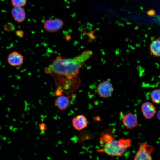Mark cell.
<instances>
[{
    "instance_id": "6da1fadb",
    "label": "cell",
    "mask_w": 160,
    "mask_h": 160,
    "mask_svg": "<svg viewBox=\"0 0 160 160\" xmlns=\"http://www.w3.org/2000/svg\"><path fill=\"white\" fill-rule=\"evenodd\" d=\"M92 54V51L87 50L72 58H66L58 56L50 65L45 68L44 72L46 74L52 76H63L69 78L75 77Z\"/></svg>"
},
{
    "instance_id": "7a4b0ae2",
    "label": "cell",
    "mask_w": 160,
    "mask_h": 160,
    "mask_svg": "<svg viewBox=\"0 0 160 160\" xmlns=\"http://www.w3.org/2000/svg\"><path fill=\"white\" fill-rule=\"evenodd\" d=\"M97 151L112 157H117L122 156L126 151L120 147L118 140L115 139L105 144Z\"/></svg>"
},
{
    "instance_id": "3957f363",
    "label": "cell",
    "mask_w": 160,
    "mask_h": 160,
    "mask_svg": "<svg viewBox=\"0 0 160 160\" xmlns=\"http://www.w3.org/2000/svg\"><path fill=\"white\" fill-rule=\"evenodd\" d=\"M154 150V146L145 143H140L138 151L133 157L134 160H151V154Z\"/></svg>"
},
{
    "instance_id": "277c9868",
    "label": "cell",
    "mask_w": 160,
    "mask_h": 160,
    "mask_svg": "<svg viewBox=\"0 0 160 160\" xmlns=\"http://www.w3.org/2000/svg\"><path fill=\"white\" fill-rule=\"evenodd\" d=\"M97 91L100 97L107 98L112 95L113 91V87L111 82L105 81L99 84L97 88Z\"/></svg>"
},
{
    "instance_id": "5b68a950",
    "label": "cell",
    "mask_w": 160,
    "mask_h": 160,
    "mask_svg": "<svg viewBox=\"0 0 160 160\" xmlns=\"http://www.w3.org/2000/svg\"><path fill=\"white\" fill-rule=\"evenodd\" d=\"M64 23L62 20L55 18L46 20L44 23V28L47 31L53 33L61 29Z\"/></svg>"
},
{
    "instance_id": "8992f818",
    "label": "cell",
    "mask_w": 160,
    "mask_h": 160,
    "mask_svg": "<svg viewBox=\"0 0 160 160\" xmlns=\"http://www.w3.org/2000/svg\"><path fill=\"white\" fill-rule=\"evenodd\" d=\"M122 122L124 126L128 129H132L138 126V120L136 116L133 113H129L123 118Z\"/></svg>"
},
{
    "instance_id": "52a82bcc",
    "label": "cell",
    "mask_w": 160,
    "mask_h": 160,
    "mask_svg": "<svg viewBox=\"0 0 160 160\" xmlns=\"http://www.w3.org/2000/svg\"><path fill=\"white\" fill-rule=\"evenodd\" d=\"M23 61V56L17 51H13L11 52L7 57L8 63L13 67H18L21 65Z\"/></svg>"
},
{
    "instance_id": "ba28073f",
    "label": "cell",
    "mask_w": 160,
    "mask_h": 160,
    "mask_svg": "<svg viewBox=\"0 0 160 160\" xmlns=\"http://www.w3.org/2000/svg\"><path fill=\"white\" fill-rule=\"evenodd\" d=\"M141 110L144 117L150 119L155 116L156 110L154 105L149 102H145L141 105Z\"/></svg>"
},
{
    "instance_id": "9c48e42d",
    "label": "cell",
    "mask_w": 160,
    "mask_h": 160,
    "mask_svg": "<svg viewBox=\"0 0 160 160\" xmlns=\"http://www.w3.org/2000/svg\"><path fill=\"white\" fill-rule=\"evenodd\" d=\"M72 121L73 126L76 130L79 131L85 128L88 124L87 118L83 115H80L74 117Z\"/></svg>"
},
{
    "instance_id": "30bf717a",
    "label": "cell",
    "mask_w": 160,
    "mask_h": 160,
    "mask_svg": "<svg viewBox=\"0 0 160 160\" xmlns=\"http://www.w3.org/2000/svg\"><path fill=\"white\" fill-rule=\"evenodd\" d=\"M12 17L17 22L22 23L26 18V13L24 9L20 7H14L11 11Z\"/></svg>"
},
{
    "instance_id": "8fae6325",
    "label": "cell",
    "mask_w": 160,
    "mask_h": 160,
    "mask_svg": "<svg viewBox=\"0 0 160 160\" xmlns=\"http://www.w3.org/2000/svg\"><path fill=\"white\" fill-rule=\"evenodd\" d=\"M70 96H59L55 100V105L60 110H66L70 105Z\"/></svg>"
},
{
    "instance_id": "7c38bea8",
    "label": "cell",
    "mask_w": 160,
    "mask_h": 160,
    "mask_svg": "<svg viewBox=\"0 0 160 160\" xmlns=\"http://www.w3.org/2000/svg\"><path fill=\"white\" fill-rule=\"evenodd\" d=\"M115 139L114 133L110 129L103 132L100 139V143L101 146Z\"/></svg>"
},
{
    "instance_id": "4fadbf2b",
    "label": "cell",
    "mask_w": 160,
    "mask_h": 160,
    "mask_svg": "<svg viewBox=\"0 0 160 160\" xmlns=\"http://www.w3.org/2000/svg\"><path fill=\"white\" fill-rule=\"evenodd\" d=\"M151 55L155 57H160V37L153 41L149 46Z\"/></svg>"
},
{
    "instance_id": "5bb4252c",
    "label": "cell",
    "mask_w": 160,
    "mask_h": 160,
    "mask_svg": "<svg viewBox=\"0 0 160 160\" xmlns=\"http://www.w3.org/2000/svg\"><path fill=\"white\" fill-rule=\"evenodd\" d=\"M132 141V140L129 138H122L118 140L121 147L126 151L130 147Z\"/></svg>"
},
{
    "instance_id": "9a60e30c",
    "label": "cell",
    "mask_w": 160,
    "mask_h": 160,
    "mask_svg": "<svg viewBox=\"0 0 160 160\" xmlns=\"http://www.w3.org/2000/svg\"><path fill=\"white\" fill-rule=\"evenodd\" d=\"M150 97L154 103L160 104V89H156L152 91L150 94Z\"/></svg>"
},
{
    "instance_id": "2e32d148",
    "label": "cell",
    "mask_w": 160,
    "mask_h": 160,
    "mask_svg": "<svg viewBox=\"0 0 160 160\" xmlns=\"http://www.w3.org/2000/svg\"><path fill=\"white\" fill-rule=\"evenodd\" d=\"M12 4L14 7H22L25 6L27 0H11Z\"/></svg>"
},
{
    "instance_id": "e0dca14e",
    "label": "cell",
    "mask_w": 160,
    "mask_h": 160,
    "mask_svg": "<svg viewBox=\"0 0 160 160\" xmlns=\"http://www.w3.org/2000/svg\"><path fill=\"white\" fill-rule=\"evenodd\" d=\"M147 14L150 17H152L156 14L155 11L153 9H151L147 12Z\"/></svg>"
},
{
    "instance_id": "ac0fdd59",
    "label": "cell",
    "mask_w": 160,
    "mask_h": 160,
    "mask_svg": "<svg viewBox=\"0 0 160 160\" xmlns=\"http://www.w3.org/2000/svg\"><path fill=\"white\" fill-rule=\"evenodd\" d=\"M39 129L41 131H43L47 129V127L45 124L42 123L39 124Z\"/></svg>"
},
{
    "instance_id": "d6986e66",
    "label": "cell",
    "mask_w": 160,
    "mask_h": 160,
    "mask_svg": "<svg viewBox=\"0 0 160 160\" xmlns=\"http://www.w3.org/2000/svg\"><path fill=\"white\" fill-rule=\"evenodd\" d=\"M16 34L18 37H21L23 36V33L21 31H16Z\"/></svg>"
},
{
    "instance_id": "ffe728a7",
    "label": "cell",
    "mask_w": 160,
    "mask_h": 160,
    "mask_svg": "<svg viewBox=\"0 0 160 160\" xmlns=\"http://www.w3.org/2000/svg\"><path fill=\"white\" fill-rule=\"evenodd\" d=\"M156 116L158 119L160 121V108L157 112Z\"/></svg>"
}]
</instances>
